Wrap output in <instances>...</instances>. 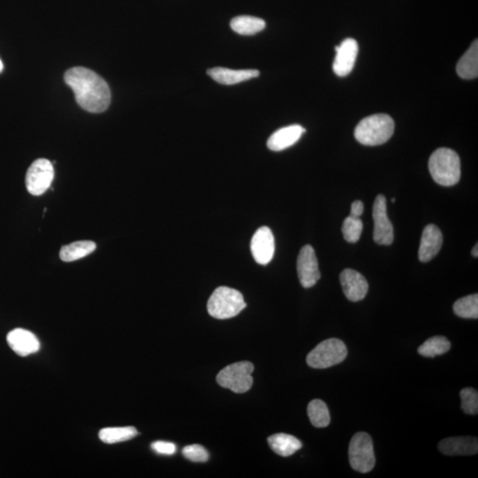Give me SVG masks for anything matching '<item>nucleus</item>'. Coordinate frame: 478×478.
<instances>
[{
    "label": "nucleus",
    "mask_w": 478,
    "mask_h": 478,
    "mask_svg": "<svg viewBox=\"0 0 478 478\" xmlns=\"http://www.w3.org/2000/svg\"><path fill=\"white\" fill-rule=\"evenodd\" d=\"M254 371V365L249 361H239L221 370L217 375L216 380L221 387L230 389L235 393L247 392L254 383L252 377Z\"/></svg>",
    "instance_id": "nucleus-6"
},
{
    "label": "nucleus",
    "mask_w": 478,
    "mask_h": 478,
    "mask_svg": "<svg viewBox=\"0 0 478 478\" xmlns=\"http://www.w3.org/2000/svg\"><path fill=\"white\" fill-rule=\"evenodd\" d=\"M152 449L159 455H172L177 452V445L171 442L156 441L152 444Z\"/></svg>",
    "instance_id": "nucleus-30"
},
{
    "label": "nucleus",
    "mask_w": 478,
    "mask_h": 478,
    "mask_svg": "<svg viewBox=\"0 0 478 478\" xmlns=\"http://www.w3.org/2000/svg\"><path fill=\"white\" fill-rule=\"evenodd\" d=\"M339 279L344 293L348 300L357 302L366 297L368 284L366 279L356 270L351 269L343 270Z\"/></svg>",
    "instance_id": "nucleus-13"
},
{
    "label": "nucleus",
    "mask_w": 478,
    "mask_h": 478,
    "mask_svg": "<svg viewBox=\"0 0 478 478\" xmlns=\"http://www.w3.org/2000/svg\"><path fill=\"white\" fill-rule=\"evenodd\" d=\"M374 241L381 245H390L395 239L393 227L387 216V203L384 195H378L373 206Z\"/></svg>",
    "instance_id": "nucleus-9"
},
{
    "label": "nucleus",
    "mask_w": 478,
    "mask_h": 478,
    "mask_svg": "<svg viewBox=\"0 0 478 478\" xmlns=\"http://www.w3.org/2000/svg\"><path fill=\"white\" fill-rule=\"evenodd\" d=\"M54 178L50 161L38 159L30 165L26 175V187L31 195L40 196L47 191Z\"/></svg>",
    "instance_id": "nucleus-8"
},
{
    "label": "nucleus",
    "mask_w": 478,
    "mask_h": 478,
    "mask_svg": "<svg viewBox=\"0 0 478 478\" xmlns=\"http://www.w3.org/2000/svg\"><path fill=\"white\" fill-rule=\"evenodd\" d=\"M337 55L333 63V71L337 76H346L354 69L358 52V45L353 38H346L335 48Z\"/></svg>",
    "instance_id": "nucleus-12"
},
{
    "label": "nucleus",
    "mask_w": 478,
    "mask_h": 478,
    "mask_svg": "<svg viewBox=\"0 0 478 478\" xmlns=\"http://www.w3.org/2000/svg\"><path fill=\"white\" fill-rule=\"evenodd\" d=\"M363 223L360 218L348 216L342 226L344 238L349 243H356L363 233Z\"/></svg>",
    "instance_id": "nucleus-27"
},
{
    "label": "nucleus",
    "mask_w": 478,
    "mask_h": 478,
    "mask_svg": "<svg viewBox=\"0 0 478 478\" xmlns=\"http://www.w3.org/2000/svg\"><path fill=\"white\" fill-rule=\"evenodd\" d=\"M451 348V343L445 337L436 336L425 341L421 346L418 348V353L421 356L433 358L438 355H442Z\"/></svg>",
    "instance_id": "nucleus-24"
},
{
    "label": "nucleus",
    "mask_w": 478,
    "mask_h": 478,
    "mask_svg": "<svg viewBox=\"0 0 478 478\" xmlns=\"http://www.w3.org/2000/svg\"><path fill=\"white\" fill-rule=\"evenodd\" d=\"M9 346L20 356L37 353L40 349V343L33 332L24 329H16L8 333L6 337Z\"/></svg>",
    "instance_id": "nucleus-14"
},
{
    "label": "nucleus",
    "mask_w": 478,
    "mask_h": 478,
    "mask_svg": "<svg viewBox=\"0 0 478 478\" xmlns=\"http://www.w3.org/2000/svg\"><path fill=\"white\" fill-rule=\"evenodd\" d=\"M231 27L235 33L242 36H252L264 30L266 23L258 17L242 16L232 19Z\"/></svg>",
    "instance_id": "nucleus-21"
},
{
    "label": "nucleus",
    "mask_w": 478,
    "mask_h": 478,
    "mask_svg": "<svg viewBox=\"0 0 478 478\" xmlns=\"http://www.w3.org/2000/svg\"><path fill=\"white\" fill-rule=\"evenodd\" d=\"M3 70V63L1 62V59H0V73L2 72Z\"/></svg>",
    "instance_id": "nucleus-33"
},
{
    "label": "nucleus",
    "mask_w": 478,
    "mask_h": 478,
    "mask_svg": "<svg viewBox=\"0 0 478 478\" xmlns=\"http://www.w3.org/2000/svg\"><path fill=\"white\" fill-rule=\"evenodd\" d=\"M363 203L360 202V200H356V202H354L353 204H351L350 216L360 218L361 214H363Z\"/></svg>",
    "instance_id": "nucleus-31"
},
{
    "label": "nucleus",
    "mask_w": 478,
    "mask_h": 478,
    "mask_svg": "<svg viewBox=\"0 0 478 478\" xmlns=\"http://www.w3.org/2000/svg\"><path fill=\"white\" fill-rule=\"evenodd\" d=\"M245 308L243 295L230 287H218L207 302L209 314L220 320L235 317Z\"/></svg>",
    "instance_id": "nucleus-4"
},
{
    "label": "nucleus",
    "mask_w": 478,
    "mask_h": 478,
    "mask_svg": "<svg viewBox=\"0 0 478 478\" xmlns=\"http://www.w3.org/2000/svg\"><path fill=\"white\" fill-rule=\"evenodd\" d=\"M456 71L463 79H474L478 76V42L474 41L465 54L460 58Z\"/></svg>",
    "instance_id": "nucleus-19"
},
{
    "label": "nucleus",
    "mask_w": 478,
    "mask_h": 478,
    "mask_svg": "<svg viewBox=\"0 0 478 478\" xmlns=\"http://www.w3.org/2000/svg\"><path fill=\"white\" fill-rule=\"evenodd\" d=\"M453 311L459 317L465 319L478 318V295L472 294L457 301L453 305Z\"/></svg>",
    "instance_id": "nucleus-26"
},
{
    "label": "nucleus",
    "mask_w": 478,
    "mask_h": 478,
    "mask_svg": "<svg viewBox=\"0 0 478 478\" xmlns=\"http://www.w3.org/2000/svg\"><path fill=\"white\" fill-rule=\"evenodd\" d=\"M207 74L216 82L224 86H233L260 76L259 70L256 69L233 70L221 66L207 70Z\"/></svg>",
    "instance_id": "nucleus-18"
},
{
    "label": "nucleus",
    "mask_w": 478,
    "mask_h": 478,
    "mask_svg": "<svg viewBox=\"0 0 478 478\" xmlns=\"http://www.w3.org/2000/svg\"><path fill=\"white\" fill-rule=\"evenodd\" d=\"M275 238L269 227L263 226L255 232L251 241V251L255 262L269 264L275 255Z\"/></svg>",
    "instance_id": "nucleus-11"
},
{
    "label": "nucleus",
    "mask_w": 478,
    "mask_h": 478,
    "mask_svg": "<svg viewBox=\"0 0 478 478\" xmlns=\"http://www.w3.org/2000/svg\"><path fill=\"white\" fill-rule=\"evenodd\" d=\"M347 356V348L342 340L322 341L308 354L307 363L313 368H328L342 363Z\"/></svg>",
    "instance_id": "nucleus-5"
},
{
    "label": "nucleus",
    "mask_w": 478,
    "mask_h": 478,
    "mask_svg": "<svg viewBox=\"0 0 478 478\" xmlns=\"http://www.w3.org/2000/svg\"><path fill=\"white\" fill-rule=\"evenodd\" d=\"M349 460L353 470L368 473L375 464L373 441L366 432H358L351 438L349 445Z\"/></svg>",
    "instance_id": "nucleus-7"
},
{
    "label": "nucleus",
    "mask_w": 478,
    "mask_h": 478,
    "mask_svg": "<svg viewBox=\"0 0 478 478\" xmlns=\"http://www.w3.org/2000/svg\"><path fill=\"white\" fill-rule=\"evenodd\" d=\"M268 442L273 451L283 457L293 455L302 448V443L297 438L286 433L273 435Z\"/></svg>",
    "instance_id": "nucleus-20"
},
{
    "label": "nucleus",
    "mask_w": 478,
    "mask_h": 478,
    "mask_svg": "<svg viewBox=\"0 0 478 478\" xmlns=\"http://www.w3.org/2000/svg\"><path fill=\"white\" fill-rule=\"evenodd\" d=\"M138 434V431L132 426L105 428L100 431L98 437L105 444H116V443L128 441L136 437Z\"/></svg>",
    "instance_id": "nucleus-23"
},
{
    "label": "nucleus",
    "mask_w": 478,
    "mask_h": 478,
    "mask_svg": "<svg viewBox=\"0 0 478 478\" xmlns=\"http://www.w3.org/2000/svg\"><path fill=\"white\" fill-rule=\"evenodd\" d=\"M429 170L431 177L442 186H453L460 181V160L455 151L439 148L429 160Z\"/></svg>",
    "instance_id": "nucleus-3"
},
{
    "label": "nucleus",
    "mask_w": 478,
    "mask_h": 478,
    "mask_svg": "<svg viewBox=\"0 0 478 478\" xmlns=\"http://www.w3.org/2000/svg\"><path fill=\"white\" fill-rule=\"evenodd\" d=\"M462 399V409L467 414L478 413V392L473 388L462 389L460 392Z\"/></svg>",
    "instance_id": "nucleus-28"
},
{
    "label": "nucleus",
    "mask_w": 478,
    "mask_h": 478,
    "mask_svg": "<svg viewBox=\"0 0 478 478\" xmlns=\"http://www.w3.org/2000/svg\"><path fill=\"white\" fill-rule=\"evenodd\" d=\"M395 124L388 115H374L361 119L355 128L354 136L361 145L375 146L385 144L392 138Z\"/></svg>",
    "instance_id": "nucleus-2"
},
{
    "label": "nucleus",
    "mask_w": 478,
    "mask_h": 478,
    "mask_svg": "<svg viewBox=\"0 0 478 478\" xmlns=\"http://www.w3.org/2000/svg\"><path fill=\"white\" fill-rule=\"evenodd\" d=\"M65 82L75 93L77 103L90 112L107 110L111 102V91L105 81L93 70L76 66L66 72Z\"/></svg>",
    "instance_id": "nucleus-1"
},
{
    "label": "nucleus",
    "mask_w": 478,
    "mask_h": 478,
    "mask_svg": "<svg viewBox=\"0 0 478 478\" xmlns=\"http://www.w3.org/2000/svg\"><path fill=\"white\" fill-rule=\"evenodd\" d=\"M97 248L93 241L84 240L74 242L72 244L65 245L59 252V258L65 262H71L86 257Z\"/></svg>",
    "instance_id": "nucleus-22"
},
{
    "label": "nucleus",
    "mask_w": 478,
    "mask_h": 478,
    "mask_svg": "<svg viewBox=\"0 0 478 478\" xmlns=\"http://www.w3.org/2000/svg\"><path fill=\"white\" fill-rule=\"evenodd\" d=\"M297 272L298 279L304 288L315 286L321 279L317 258L311 245H307L301 248L297 260Z\"/></svg>",
    "instance_id": "nucleus-10"
},
{
    "label": "nucleus",
    "mask_w": 478,
    "mask_h": 478,
    "mask_svg": "<svg viewBox=\"0 0 478 478\" xmlns=\"http://www.w3.org/2000/svg\"><path fill=\"white\" fill-rule=\"evenodd\" d=\"M438 449L444 455L450 456L474 455L478 452L477 438L455 437L443 439Z\"/></svg>",
    "instance_id": "nucleus-17"
},
{
    "label": "nucleus",
    "mask_w": 478,
    "mask_h": 478,
    "mask_svg": "<svg viewBox=\"0 0 478 478\" xmlns=\"http://www.w3.org/2000/svg\"><path fill=\"white\" fill-rule=\"evenodd\" d=\"M308 414L309 420L316 428H325L330 423L328 407L321 400H314L308 404Z\"/></svg>",
    "instance_id": "nucleus-25"
},
{
    "label": "nucleus",
    "mask_w": 478,
    "mask_h": 478,
    "mask_svg": "<svg viewBox=\"0 0 478 478\" xmlns=\"http://www.w3.org/2000/svg\"><path fill=\"white\" fill-rule=\"evenodd\" d=\"M305 129L301 125L287 126L274 132L267 143L269 149L274 152H280L293 146L301 139Z\"/></svg>",
    "instance_id": "nucleus-16"
},
{
    "label": "nucleus",
    "mask_w": 478,
    "mask_h": 478,
    "mask_svg": "<svg viewBox=\"0 0 478 478\" xmlns=\"http://www.w3.org/2000/svg\"><path fill=\"white\" fill-rule=\"evenodd\" d=\"M443 244L441 231L434 224H429L424 228L421 235L418 257L420 262L431 261L441 251Z\"/></svg>",
    "instance_id": "nucleus-15"
},
{
    "label": "nucleus",
    "mask_w": 478,
    "mask_h": 478,
    "mask_svg": "<svg viewBox=\"0 0 478 478\" xmlns=\"http://www.w3.org/2000/svg\"><path fill=\"white\" fill-rule=\"evenodd\" d=\"M182 455L186 459L193 462H206L209 459V453L199 445H191L185 446L182 449Z\"/></svg>",
    "instance_id": "nucleus-29"
},
{
    "label": "nucleus",
    "mask_w": 478,
    "mask_h": 478,
    "mask_svg": "<svg viewBox=\"0 0 478 478\" xmlns=\"http://www.w3.org/2000/svg\"><path fill=\"white\" fill-rule=\"evenodd\" d=\"M477 250H478V245L477 244L476 245H474V248L472 249V255L474 256V257H476V258L478 257Z\"/></svg>",
    "instance_id": "nucleus-32"
}]
</instances>
